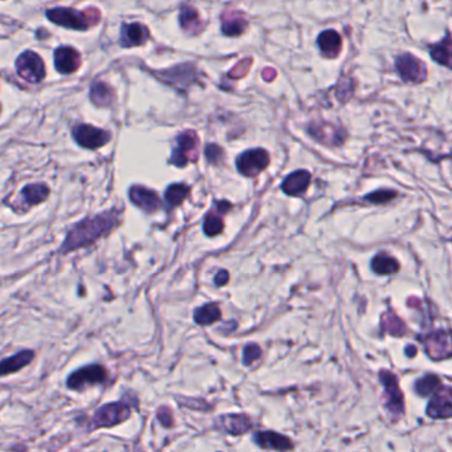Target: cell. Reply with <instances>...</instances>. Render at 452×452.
<instances>
[{"mask_svg":"<svg viewBox=\"0 0 452 452\" xmlns=\"http://www.w3.org/2000/svg\"><path fill=\"white\" fill-rule=\"evenodd\" d=\"M123 207L113 206L109 210H104L88 215L81 221L72 224L63 243L60 244L57 254L66 256L72 252H78L80 250L90 248L99 240L108 238L111 232L121 227L123 223Z\"/></svg>","mask_w":452,"mask_h":452,"instance_id":"obj_1","label":"cell"},{"mask_svg":"<svg viewBox=\"0 0 452 452\" xmlns=\"http://www.w3.org/2000/svg\"><path fill=\"white\" fill-rule=\"evenodd\" d=\"M138 408V399L135 397L123 396L120 401L105 403L93 413L88 422V432L101 430V429H113L118 424L125 423L132 417L133 411Z\"/></svg>","mask_w":452,"mask_h":452,"instance_id":"obj_2","label":"cell"},{"mask_svg":"<svg viewBox=\"0 0 452 452\" xmlns=\"http://www.w3.org/2000/svg\"><path fill=\"white\" fill-rule=\"evenodd\" d=\"M111 374L105 365L99 362L84 365L73 370L66 378V389L76 393H84L92 387L109 386Z\"/></svg>","mask_w":452,"mask_h":452,"instance_id":"obj_3","label":"cell"},{"mask_svg":"<svg viewBox=\"0 0 452 452\" xmlns=\"http://www.w3.org/2000/svg\"><path fill=\"white\" fill-rule=\"evenodd\" d=\"M47 18L57 25L76 31H87L101 20V12L90 7L84 11H78L68 7H56L47 11Z\"/></svg>","mask_w":452,"mask_h":452,"instance_id":"obj_4","label":"cell"},{"mask_svg":"<svg viewBox=\"0 0 452 452\" xmlns=\"http://www.w3.org/2000/svg\"><path fill=\"white\" fill-rule=\"evenodd\" d=\"M199 138L194 130H185L176 137V145L173 147L169 164L185 167L188 164H195L198 161Z\"/></svg>","mask_w":452,"mask_h":452,"instance_id":"obj_5","label":"cell"},{"mask_svg":"<svg viewBox=\"0 0 452 452\" xmlns=\"http://www.w3.org/2000/svg\"><path fill=\"white\" fill-rule=\"evenodd\" d=\"M398 76L406 84L418 85L427 80V66L413 54H402L396 59Z\"/></svg>","mask_w":452,"mask_h":452,"instance_id":"obj_6","label":"cell"},{"mask_svg":"<svg viewBox=\"0 0 452 452\" xmlns=\"http://www.w3.org/2000/svg\"><path fill=\"white\" fill-rule=\"evenodd\" d=\"M157 78L162 80L166 84L171 85L173 88L178 90L186 92L191 84L198 81V69L195 64L186 63V64H179V66L155 72Z\"/></svg>","mask_w":452,"mask_h":452,"instance_id":"obj_7","label":"cell"},{"mask_svg":"<svg viewBox=\"0 0 452 452\" xmlns=\"http://www.w3.org/2000/svg\"><path fill=\"white\" fill-rule=\"evenodd\" d=\"M271 158L263 147H255L243 152L236 158V169L244 177H257L269 166Z\"/></svg>","mask_w":452,"mask_h":452,"instance_id":"obj_8","label":"cell"},{"mask_svg":"<svg viewBox=\"0 0 452 452\" xmlns=\"http://www.w3.org/2000/svg\"><path fill=\"white\" fill-rule=\"evenodd\" d=\"M72 135L76 144L88 150H97L109 144L111 140V132L96 128L88 123H80L72 129Z\"/></svg>","mask_w":452,"mask_h":452,"instance_id":"obj_9","label":"cell"},{"mask_svg":"<svg viewBox=\"0 0 452 452\" xmlns=\"http://www.w3.org/2000/svg\"><path fill=\"white\" fill-rule=\"evenodd\" d=\"M18 75L31 84H39L45 78L43 59L32 51H25L16 60Z\"/></svg>","mask_w":452,"mask_h":452,"instance_id":"obj_10","label":"cell"},{"mask_svg":"<svg viewBox=\"0 0 452 452\" xmlns=\"http://www.w3.org/2000/svg\"><path fill=\"white\" fill-rule=\"evenodd\" d=\"M49 195H51V188L44 182L28 183L20 191V195L18 199L19 203L12 204V210L18 211V209H22L19 212L22 215V214L28 212L33 207L44 203L45 200H48L49 198Z\"/></svg>","mask_w":452,"mask_h":452,"instance_id":"obj_11","label":"cell"},{"mask_svg":"<svg viewBox=\"0 0 452 452\" xmlns=\"http://www.w3.org/2000/svg\"><path fill=\"white\" fill-rule=\"evenodd\" d=\"M379 379L385 386V406L394 417H401L405 413V403L403 394L398 385L397 375L389 370H382Z\"/></svg>","mask_w":452,"mask_h":452,"instance_id":"obj_12","label":"cell"},{"mask_svg":"<svg viewBox=\"0 0 452 452\" xmlns=\"http://www.w3.org/2000/svg\"><path fill=\"white\" fill-rule=\"evenodd\" d=\"M308 133L317 141L326 146H341L348 133L329 122H312L308 126Z\"/></svg>","mask_w":452,"mask_h":452,"instance_id":"obj_13","label":"cell"},{"mask_svg":"<svg viewBox=\"0 0 452 452\" xmlns=\"http://www.w3.org/2000/svg\"><path fill=\"white\" fill-rule=\"evenodd\" d=\"M129 199L135 207L144 211L145 214H155L162 209V200L158 193L142 185H133L128 191Z\"/></svg>","mask_w":452,"mask_h":452,"instance_id":"obj_14","label":"cell"},{"mask_svg":"<svg viewBox=\"0 0 452 452\" xmlns=\"http://www.w3.org/2000/svg\"><path fill=\"white\" fill-rule=\"evenodd\" d=\"M451 389L441 386L435 393L427 406V415L434 420H448L451 418Z\"/></svg>","mask_w":452,"mask_h":452,"instance_id":"obj_15","label":"cell"},{"mask_svg":"<svg viewBox=\"0 0 452 452\" xmlns=\"http://www.w3.org/2000/svg\"><path fill=\"white\" fill-rule=\"evenodd\" d=\"M55 66L61 75H72L78 72L81 66V55L78 49L72 47H59L55 51Z\"/></svg>","mask_w":452,"mask_h":452,"instance_id":"obj_16","label":"cell"},{"mask_svg":"<svg viewBox=\"0 0 452 452\" xmlns=\"http://www.w3.org/2000/svg\"><path fill=\"white\" fill-rule=\"evenodd\" d=\"M36 353L32 349H22L10 357L0 361V378L16 374L32 364Z\"/></svg>","mask_w":452,"mask_h":452,"instance_id":"obj_17","label":"cell"},{"mask_svg":"<svg viewBox=\"0 0 452 452\" xmlns=\"http://www.w3.org/2000/svg\"><path fill=\"white\" fill-rule=\"evenodd\" d=\"M426 352L432 360L448 358L451 355V343L448 331H435L424 340Z\"/></svg>","mask_w":452,"mask_h":452,"instance_id":"obj_18","label":"cell"},{"mask_svg":"<svg viewBox=\"0 0 452 452\" xmlns=\"http://www.w3.org/2000/svg\"><path fill=\"white\" fill-rule=\"evenodd\" d=\"M149 39H150V31L144 24H141V23L122 24L120 44L123 48L144 45Z\"/></svg>","mask_w":452,"mask_h":452,"instance_id":"obj_19","label":"cell"},{"mask_svg":"<svg viewBox=\"0 0 452 452\" xmlns=\"http://www.w3.org/2000/svg\"><path fill=\"white\" fill-rule=\"evenodd\" d=\"M254 441L262 448H268V450L288 451L293 448V443L289 438L281 434H277L275 431H259L255 434Z\"/></svg>","mask_w":452,"mask_h":452,"instance_id":"obj_20","label":"cell"},{"mask_svg":"<svg viewBox=\"0 0 452 452\" xmlns=\"http://www.w3.org/2000/svg\"><path fill=\"white\" fill-rule=\"evenodd\" d=\"M317 48L325 59H336L342 51V37L336 30H325L317 37Z\"/></svg>","mask_w":452,"mask_h":452,"instance_id":"obj_21","label":"cell"},{"mask_svg":"<svg viewBox=\"0 0 452 452\" xmlns=\"http://www.w3.org/2000/svg\"><path fill=\"white\" fill-rule=\"evenodd\" d=\"M250 22L242 11H227L221 18V32L230 37H238L245 32Z\"/></svg>","mask_w":452,"mask_h":452,"instance_id":"obj_22","label":"cell"},{"mask_svg":"<svg viewBox=\"0 0 452 452\" xmlns=\"http://www.w3.org/2000/svg\"><path fill=\"white\" fill-rule=\"evenodd\" d=\"M179 25L190 36H197L199 33L203 32L206 28V23L202 20L198 10H195L188 4L181 8Z\"/></svg>","mask_w":452,"mask_h":452,"instance_id":"obj_23","label":"cell"},{"mask_svg":"<svg viewBox=\"0 0 452 452\" xmlns=\"http://www.w3.org/2000/svg\"><path fill=\"white\" fill-rule=\"evenodd\" d=\"M310 178L312 176L307 170H296L284 179V182L281 183V188L287 195L300 197L307 191L310 183Z\"/></svg>","mask_w":452,"mask_h":452,"instance_id":"obj_24","label":"cell"},{"mask_svg":"<svg viewBox=\"0 0 452 452\" xmlns=\"http://www.w3.org/2000/svg\"><path fill=\"white\" fill-rule=\"evenodd\" d=\"M231 210V204L228 202H219L216 204V209L214 211L209 212L204 218V223H203V230L207 236H216L223 231L224 228V221H223V214H226L227 211Z\"/></svg>","mask_w":452,"mask_h":452,"instance_id":"obj_25","label":"cell"},{"mask_svg":"<svg viewBox=\"0 0 452 452\" xmlns=\"http://www.w3.org/2000/svg\"><path fill=\"white\" fill-rule=\"evenodd\" d=\"M219 429L231 435H240L252 427L251 420L244 414H227L216 420Z\"/></svg>","mask_w":452,"mask_h":452,"instance_id":"obj_26","label":"cell"},{"mask_svg":"<svg viewBox=\"0 0 452 452\" xmlns=\"http://www.w3.org/2000/svg\"><path fill=\"white\" fill-rule=\"evenodd\" d=\"M89 97L96 106L109 108L116 101V92L111 85H108L102 81H94L90 87Z\"/></svg>","mask_w":452,"mask_h":452,"instance_id":"obj_27","label":"cell"},{"mask_svg":"<svg viewBox=\"0 0 452 452\" xmlns=\"http://www.w3.org/2000/svg\"><path fill=\"white\" fill-rule=\"evenodd\" d=\"M431 59L438 63L439 66H444L447 69L451 68V35L446 33L444 39L438 42L436 44L431 45Z\"/></svg>","mask_w":452,"mask_h":452,"instance_id":"obj_28","label":"cell"},{"mask_svg":"<svg viewBox=\"0 0 452 452\" xmlns=\"http://www.w3.org/2000/svg\"><path fill=\"white\" fill-rule=\"evenodd\" d=\"M401 265L397 259L390 255L378 254L372 260V269L378 275H394L399 271Z\"/></svg>","mask_w":452,"mask_h":452,"instance_id":"obj_29","label":"cell"},{"mask_svg":"<svg viewBox=\"0 0 452 452\" xmlns=\"http://www.w3.org/2000/svg\"><path fill=\"white\" fill-rule=\"evenodd\" d=\"M221 307L216 303H210L197 309L194 313V320L202 326L211 325L218 320H221Z\"/></svg>","mask_w":452,"mask_h":452,"instance_id":"obj_30","label":"cell"},{"mask_svg":"<svg viewBox=\"0 0 452 452\" xmlns=\"http://www.w3.org/2000/svg\"><path fill=\"white\" fill-rule=\"evenodd\" d=\"M190 194V186L185 183H173L165 191V202L169 209L181 206Z\"/></svg>","mask_w":452,"mask_h":452,"instance_id":"obj_31","label":"cell"},{"mask_svg":"<svg viewBox=\"0 0 452 452\" xmlns=\"http://www.w3.org/2000/svg\"><path fill=\"white\" fill-rule=\"evenodd\" d=\"M441 386V382L438 375L427 374L415 382V391L417 394H420V397H429Z\"/></svg>","mask_w":452,"mask_h":452,"instance_id":"obj_32","label":"cell"},{"mask_svg":"<svg viewBox=\"0 0 452 452\" xmlns=\"http://www.w3.org/2000/svg\"><path fill=\"white\" fill-rule=\"evenodd\" d=\"M382 328L393 336H403L406 333L405 322L397 317L393 312H386L382 316Z\"/></svg>","mask_w":452,"mask_h":452,"instance_id":"obj_33","label":"cell"},{"mask_svg":"<svg viewBox=\"0 0 452 452\" xmlns=\"http://www.w3.org/2000/svg\"><path fill=\"white\" fill-rule=\"evenodd\" d=\"M397 197V193L393 191V190H378V191H374L369 195H366L365 199L370 203H375V204H381V203H386V202H390L393 199Z\"/></svg>","mask_w":452,"mask_h":452,"instance_id":"obj_34","label":"cell"},{"mask_svg":"<svg viewBox=\"0 0 452 452\" xmlns=\"http://www.w3.org/2000/svg\"><path fill=\"white\" fill-rule=\"evenodd\" d=\"M204 155L209 164L219 165L224 158V152L219 145L209 144L204 147Z\"/></svg>","mask_w":452,"mask_h":452,"instance_id":"obj_35","label":"cell"},{"mask_svg":"<svg viewBox=\"0 0 452 452\" xmlns=\"http://www.w3.org/2000/svg\"><path fill=\"white\" fill-rule=\"evenodd\" d=\"M262 357V349L256 343H248L243 350V362L244 365H252Z\"/></svg>","mask_w":452,"mask_h":452,"instance_id":"obj_36","label":"cell"},{"mask_svg":"<svg viewBox=\"0 0 452 452\" xmlns=\"http://www.w3.org/2000/svg\"><path fill=\"white\" fill-rule=\"evenodd\" d=\"M157 418L161 422L162 426L165 427H171L173 426V413L169 408H159L157 413Z\"/></svg>","mask_w":452,"mask_h":452,"instance_id":"obj_37","label":"cell"},{"mask_svg":"<svg viewBox=\"0 0 452 452\" xmlns=\"http://www.w3.org/2000/svg\"><path fill=\"white\" fill-rule=\"evenodd\" d=\"M228 280H230V274H228L226 269H221V271H219V272L216 274V276H215V284H216L218 287L226 286V284L228 283Z\"/></svg>","mask_w":452,"mask_h":452,"instance_id":"obj_38","label":"cell"},{"mask_svg":"<svg viewBox=\"0 0 452 452\" xmlns=\"http://www.w3.org/2000/svg\"><path fill=\"white\" fill-rule=\"evenodd\" d=\"M406 354L410 355V357H414V355L417 354V349H415V346L408 345V348H406Z\"/></svg>","mask_w":452,"mask_h":452,"instance_id":"obj_39","label":"cell"},{"mask_svg":"<svg viewBox=\"0 0 452 452\" xmlns=\"http://www.w3.org/2000/svg\"><path fill=\"white\" fill-rule=\"evenodd\" d=\"M0 111H1V105H0Z\"/></svg>","mask_w":452,"mask_h":452,"instance_id":"obj_40","label":"cell"}]
</instances>
